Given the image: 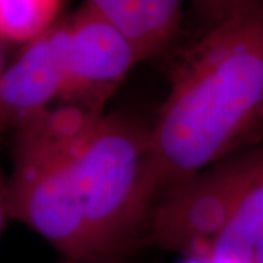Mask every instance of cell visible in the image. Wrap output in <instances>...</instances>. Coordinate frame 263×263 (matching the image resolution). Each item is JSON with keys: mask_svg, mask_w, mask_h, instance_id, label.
I'll return each instance as SVG.
<instances>
[{"mask_svg": "<svg viewBox=\"0 0 263 263\" xmlns=\"http://www.w3.org/2000/svg\"><path fill=\"white\" fill-rule=\"evenodd\" d=\"M62 263H141L135 257L127 259H63Z\"/></svg>", "mask_w": 263, "mask_h": 263, "instance_id": "cell-10", "label": "cell"}, {"mask_svg": "<svg viewBox=\"0 0 263 263\" xmlns=\"http://www.w3.org/2000/svg\"><path fill=\"white\" fill-rule=\"evenodd\" d=\"M6 218H9L8 216V208H6V183L3 180L2 170H0V234H2Z\"/></svg>", "mask_w": 263, "mask_h": 263, "instance_id": "cell-9", "label": "cell"}, {"mask_svg": "<svg viewBox=\"0 0 263 263\" xmlns=\"http://www.w3.org/2000/svg\"><path fill=\"white\" fill-rule=\"evenodd\" d=\"M2 73H3V70H2V60H0V78H2Z\"/></svg>", "mask_w": 263, "mask_h": 263, "instance_id": "cell-12", "label": "cell"}, {"mask_svg": "<svg viewBox=\"0 0 263 263\" xmlns=\"http://www.w3.org/2000/svg\"><path fill=\"white\" fill-rule=\"evenodd\" d=\"M60 0H0V41L27 46L60 21Z\"/></svg>", "mask_w": 263, "mask_h": 263, "instance_id": "cell-8", "label": "cell"}, {"mask_svg": "<svg viewBox=\"0 0 263 263\" xmlns=\"http://www.w3.org/2000/svg\"><path fill=\"white\" fill-rule=\"evenodd\" d=\"M202 257L227 263H263V157L227 226Z\"/></svg>", "mask_w": 263, "mask_h": 263, "instance_id": "cell-7", "label": "cell"}, {"mask_svg": "<svg viewBox=\"0 0 263 263\" xmlns=\"http://www.w3.org/2000/svg\"><path fill=\"white\" fill-rule=\"evenodd\" d=\"M196 260H199V263H227L221 262V260H215V259H211V257H197Z\"/></svg>", "mask_w": 263, "mask_h": 263, "instance_id": "cell-11", "label": "cell"}, {"mask_svg": "<svg viewBox=\"0 0 263 263\" xmlns=\"http://www.w3.org/2000/svg\"><path fill=\"white\" fill-rule=\"evenodd\" d=\"M67 78L60 104L101 116L130 69L138 62L127 41L82 5L69 18Z\"/></svg>", "mask_w": 263, "mask_h": 263, "instance_id": "cell-4", "label": "cell"}, {"mask_svg": "<svg viewBox=\"0 0 263 263\" xmlns=\"http://www.w3.org/2000/svg\"><path fill=\"white\" fill-rule=\"evenodd\" d=\"M203 5L209 25L173 69L151 123L157 199L263 136V0Z\"/></svg>", "mask_w": 263, "mask_h": 263, "instance_id": "cell-2", "label": "cell"}, {"mask_svg": "<svg viewBox=\"0 0 263 263\" xmlns=\"http://www.w3.org/2000/svg\"><path fill=\"white\" fill-rule=\"evenodd\" d=\"M157 202L151 123L60 104L16 127L8 216L63 259H127Z\"/></svg>", "mask_w": 263, "mask_h": 263, "instance_id": "cell-1", "label": "cell"}, {"mask_svg": "<svg viewBox=\"0 0 263 263\" xmlns=\"http://www.w3.org/2000/svg\"><path fill=\"white\" fill-rule=\"evenodd\" d=\"M69 21L27 44L0 78V120L16 127L62 101L67 78Z\"/></svg>", "mask_w": 263, "mask_h": 263, "instance_id": "cell-5", "label": "cell"}, {"mask_svg": "<svg viewBox=\"0 0 263 263\" xmlns=\"http://www.w3.org/2000/svg\"><path fill=\"white\" fill-rule=\"evenodd\" d=\"M84 5L127 41L138 62L162 54L180 34L183 6L177 0H88Z\"/></svg>", "mask_w": 263, "mask_h": 263, "instance_id": "cell-6", "label": "cell"}, {"mask_svg": "<svg viewBox=\"0 0 263 263\" xmlns=\"http://www.w3.org/2000/svg\"><path fill=\"white\" fill-rule=\"evenodd\" d=\"M263 145L241 151L164 190L152 208L145 247L196 259L208 253L249 187Z\"/></svg>", "mask_w": 263, "mask_h": 263, "instance_id": "cell-3", "label": "cell"}]
</instances>
